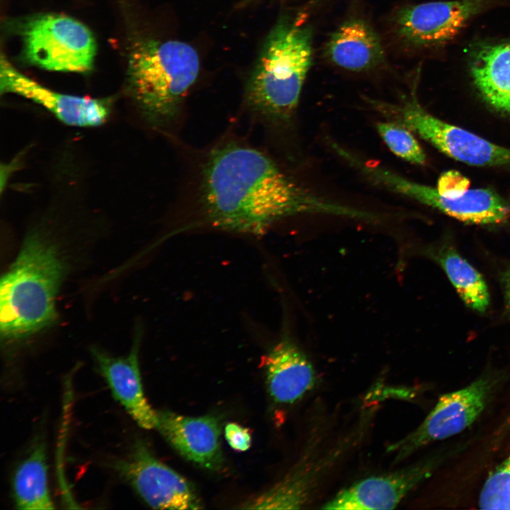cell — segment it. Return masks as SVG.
<instances>
[{"instance_id": "obj_18", "label": "cell", "mask_w": 510, "mask_h": 510, "mask_svg": "<svg viewBox=\"0 0 510 510\" xmlns=\"http://www.w3.org/2000/svg\"><path fill=\"white\" fill-rule=\"evenodd\" d=\"M46 451L43 442L34 445L16 468L12 483L16 508L28 510L54 509L47 486Z\"/></svg>"}, {"instance_id": "obj_24", "label": "cell", "mask_w": 510, "mask_h": 510, "mask_svg": "<svg viewBox=\"0 0 510 510\" xmlns=\"http://www.w3.org/2000/svg\"><path fill=\"white\" fill-rule=\"evenodd\" d=\"M224 433L227 443L232 449L243 452L250 448L251 435L247 428L231 422L226 424Z\"/></svg>"}, {"instance_id": "obj_3", "label": "cell", "mask_w": 510, "mask_h": 510, "mask_svg": "<svg viewBox=\"0 0 510 510\" xmlns=\"http://www.w3.org/2000/svg\"><path fill=\"white\" fill-rule=\"evenodd\" d=\"M310 28L283 19L272 29L247 83L249 108L271 120L289 118L312 64Z\"/></svg>"}, {"instance_id": "obj_6", "label": "cell", "mask_w": 510, "mask_h": 510, "mask_svg": "<svg viewBox=\"0 0 510 510\" xmlns=\"http://www.w3.org/2000/svg\"><path fill=\"white\" fill-rule=\"evenodd\" d=\"M357 167L373 181L390 190L469 223L498 224L510 217V205L489 189L468 190L458 197L441 195L436 188L412 181L380 166L358 162Z\"/></svg>"}, {"instance_id": "obj_11", "label": "cell", "mask_w": 510, "mask_h": 510, "mask_svg": "<svg viewBox=\"0 0 510 510\" xmlns=\"http://www.w3.org/2000/svg\"><path fill=\"white\" fill-rule=\"evenodd\" d=\"M1 93L26 98L48 110L62 123L72 126L91 127L103 123L108 115L102 100L64 94L52 91L17 70L1 55Z\"/></svg>"}, {"instance_id": "obj_2", "label": "cell", "mask_w": 510, "mask_h": 510, "mask_svg": "<svg viewBox=\"0 0 510 510\" xmlns=\"http://www.w3.org/2000/svg\"><path fill=\"white\" fill-rule=\"evenodd\" d=\"M66 266L55 244L29 234L0 282V330L7 341L28 337L57 317L55 301Z\"/></svg>"}, {"instance_id": "obj_4", "label": "cell", "mask_w": 510, "mask_h": 510, "mask_svg": "<svg viewBox=\"0 0 510 510\" xmlns=\"http://www.w3.org/2000/svg\"><path fill=\"white\" fill-rule=\"evenodd\" d=\"M199 69V57L191 45L178 40H143L130 53V91L149 121L168 123L178 115Z\"/></svg>"}, {"instance_id": "obj_1", "label": "cell", "mask_w": 510, "mask_h": 510, "mask_svg": "<svg viewBox=\"0 0 510 510\" xmlns=\"http://www.w3.org/2000/svg\"><path fill=\"white\" fill-rule=\"evenodd\" d=\"M201 181L205 220L229 232L261 234L278 221L299 214L363 219L370 215L310 191L261 151L237 144L209 154Z\"/></svg>"}, {"instance_id": "obj_16", "label": "cell", "mask_w": 510, "mask_h": 510, "mask_svg": "<svg viewBox=\"0 0 510 510\" xmlns=\"http://www.w3.org/2000/svg\"><path fill=\"white\" fill-rule=\"evenodd\" d=\"M326 53L332 62L351 71L373 68L384 60L380 40L372 27L362 19H350L331 35Z\"/></svg>"}, {"instance_id": "obj_25", "label": "cell", "mask_w": 510, "mask_h": 510, "mask_svg": "<svg viewBox=\"0 0 510 510\" xmlns=\"http://www.w3.org/2000/svg\"><path fill=\"white\" fill-rule=\"evenodd\" d=\"M501 281L504 292L506 307L510 314V268L502 273Z\"/></svg>"}, {"instance_id": "obj_20", "label": "cell", "mask_w": 510, "mask_h": 510, "mask_svg": "<svg viewBox=\"0 0 510 510\" xmlns=\"http://www.w3.org/2000/svg\"><path fill=\"white\" fill-rule=\"evenodd\" d=\"M309 477L300 471L294 472L263 494L249 500L242 508L300 509L305 503L309 494Z\"/></svg>"}, {"instance_id": "obj_19", "label": "cell", "mask_w": 510, "mask_h": 510, "mask_svg": "<svg viewBox=\"0 0 510 510\" xmlns=\"http://www.w3.org/2000/svg\"><path fill=\"white\" fill-rule=\"evenodd\" d=\"M434 255L465 303L478 312L485 311L489 295L480 273L450 246L440 248Z\"/></svg>"}, {"instance_id": "obj_14", "label": "cell", "mask_w": 510, "mask_h": 510, "mask_svg": "<svg viewBox=\"0 0 510 510\" xmlns=\"http://www.w3.org/2000/svg\"><path fill=\"white\" fill-rule=\"evenodd\" d=\"M138 334L135 335L131 352L126 356H111L96 348H93L91 353L113 397L140 427L152 429L156 427L157 413L144 394L138 362Z\"/></svg>"}, {"instance_id": "obj_10", "label": "cell", "mask_w": 510, "mask_h": 510, "mask_svg": "<svg viewBox=\"0 0 510 510\" xmlns=\"http://www.w3.org/2000/svg\"><path fill=\"white\" fill-rule=\"evenodd\" d=\"M495 1H431L407 6L396 15L397 33L414 46L441 45L453 38L472 18Z\"/></svg>"}, {"instance_id": "obj_13", "label": "cell", "mask_w": 510, "mask_h": 510, "mask_svg": "<svg viewBox=\"0 0 510 510\" xmlns=\"http://www.w3.org/2000/svg\"><path fill=\"white\" fill-rule=\"evenodd\" d=\"M157 413L155 429L183 458L212 470L221 467L220 424L215 416L192 417L167 410Z\"/></svg>"}, {"instance_id": "obj_15", "label": "cell", "mask_w": 510, "mask_h": 510, "mask_svg": "<svg viewBox=\"0 0 510 510\" xmlns=\"http://www.w3.org/2000/svg\"><path fill=\"white\" fill-rule=\"evenodd\" d=\"M268 392L277 403L292 404L314 385L311 362L288 337H283L262 359Z\"/></svg>"}, {"instance_id": "obj_9", "label": "cell", "mask_w": 510, "mask_h": 510, "mask_svg": "<svg viewBox=\"0 0 510 510\" xmlns=\"http://www.w3.org/2000/svg\"><path fill=\"white\" fill-rule=\"evenodd\" d=\"M400 123L456 160L480 166L510 164V149L439 120L414 98L400 107Z\"/></svg>"}, {"instance_id": "obj_22", "label": "cell", "mask_w": 510, "mask_h": 510, "mask_svg": "<svg viewBox=\"0 0 510 510\" xmlns=\"http://www.w3.org/2000/svg\"><path fill=\"white\" fill-rule=\"evenodd\" d=\"M478 504L482 509H510V453L486 480Z\"/></svg>"}, {"instance_id": "obj_12", "label": "cell", "mask_w": 510, "mask_h": 510, "mask_svg": "<svg viewBox=\"0 0 510 510\" xmlns=\"http://www.w3.org/2000/svg\"><path fill=\"white\" fill-rule=\"evenodd\" d=\"M436 463L424 460L389 474L365 478L341 490L324 509H391L429 477Z\"/></svg>"}, {"instance_id": "obj_7", "label": "cell", "mask_w": 510, "mask_h": 510, "mask_svg": "<svg viewBox=\"0 0 510 510\" xmlns=\"http://www.w3.org/2000/svg\"><path fill=\"white\" fill-rule=\"evenodd\" d=\"M487 378L475 380L458 390L442 395L424 421L388 451L395 461L404 460L424 446L453 436L470 426L483 411L491 390Z\"/></svg>"}, {"instance_id": "obj_5", "label": "cell", "mask_w": 510, "mask_h": 510, "mask_svg": "<svg viewBox=\"0 0 510 510\" xmlns=\"http://www.w3.org/2000/svg\"><path fill=\"white\" fill-rule=\"evenodd\" d=\"M23 56L35 67L54 72H86L96 52L94 37L79 21L67 16L38 14L21 23Z\"/></svg>"}, {"instance_id": "obj_21", "label": "cell", "mask_w": 510, "mask_h": 510, "mask_svg": "<svg viewBox=\"0 0 510 510\" xmlns=\"http://www.w3.org/2000/svg\"><path fill=\"white\" fill-rule=\"evenodd\" d=\"M377 131L397 157L415 164H424L425 154L412 131L401 123L380 122Z\"/></svg>"}, {"instance_id": "obj_23", "label": "cell", "mask_w": 510, "mask_h": 510, "mask_svg": "<svg viewBox=\"0 0 510 510\" xmlns=\"http://www.w3.org/2000/svg\"><path fill=\"white\" fill-rule=\"evenodd\" d=\"M470 181L464 176L455 171L443 173L438 179L436 189L446 197L463 196L469 189Z\"/></svg>"}, {"instance_id": "obj_17", "label": "cell", "mask_w": 510, "mask_h": 510, "mask_svg": "<svg viewBox=\"0 0 510 510\" xmlns=\"http://www.w3.org/2000/svg\"><path fill=\"white\" fill-rule=\"evenodd\" d=\"M471 72L487 103L510 115V40L478 49L472 57Z\"/></svg>"}, {"instance_id": "obj_8", "label": "cell", "mask_w": 510, "mask_h": 510, "mask_svg": "<svg viewBox=\"0 0 510 510\" xmlns=\"http://www.w3.org/2000/svg\"><path fill=\"white\" fill-rule=\"evenodd\" d=\"M119 473L150 506L159 509H199L202 503L183 476L137 442L130 453L115 463Z\"/></svg>"}]
</instances>
